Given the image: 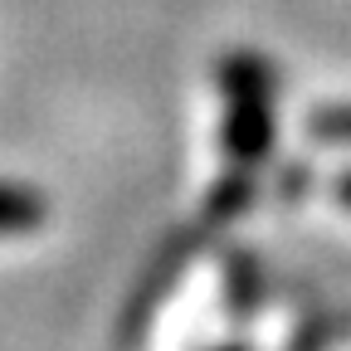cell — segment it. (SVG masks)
Masks as SVG:
<instances>
[{"label":"cell","mask_w":351,"mask_h":351,"mask_svg":"<svg viewBox=\"0 0 351 351\" xmlns=\"http://www.w3.org/2000/svg\"><path fill=\"white\" fill-rule=\"evenodd\" d=\"M39 219H44V200H39V195L15 191V186H0V234L34 230Z\"/></svg>","instance_id":"6da1fadb"},{"label":"cell","mask_w":351,"mask_h":351,"mask_svg":"<svg viewBox=\"0 0 351 351\" xmlns=\"http://www.w3.org/2000/svg\"><path fill=\"white\" fill-rule=\"evenodd\" d=\"M337 200H341V205H351V176H341V186H337Z\"/></svg>","instance_id":"7a4b0ae2"},{"label":"cell","mask_w":351,"mask_h":351,"mask_svg":"<svg viewBox=\"0 0 351 351\" xmlns=\"http://www.w3.org/2000/svg\"><path fill=\"white\" fill-rule=\"evenodd\" d=\"M219 351H244V346H219Z\"/></svg>","instance_id":"3957f363"}]
</instances>
